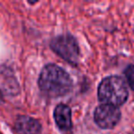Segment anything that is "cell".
<instances>
[{
    "label": "cell",
    "mask_w": 134,
    "mask_h": 134,
    "mask_svg": "<svg viewBox=\"0 0 134 134\" xmlns=\"http://www.w3.org/2000/svg\"><path fill=\"white\" fill-rule=\"evenodd\" d=\"M39 86L41 91L49 97H62L71 90L72 80L63 68L55 64H48L41 73Z\"/></svg>",
    "instance_id": "1"
},
{
    "label": "cell",
    "mask_w": 134,
    "mask_h": 134,
    "mask_svg": "<svg viewBox=\"0 0 134 134\" xmlns=\"http://www.w3.org/2000/svg\"><path fill=\"white\" fill-rule=\"evenodd\" d=\"M97 96L100 102L114 107L122 106L129 97V90L121 77L111 75L104 78L99 84Z\"/></svg>",
    "instance_id": "2"
},
{
    "label": "cell",
    "mask_w": 134,
    "mask_h": 134,
    "mask_svg": "<svg viewBox=\"0 0 134 134\" xmlns=\"http://www.w3.org/2000/svg\"><path fill=\"white\" fill-rule=\"evenodd\" d=\"M51 47L63 59L71 63H76L79 57V47L74 37L70 35L56 37L51 42Z\"/></svg>",
    "instance_id": "3"
},
{
    "label": "cell",
    "mask_w": 134,
    "mask_h": 134,
    "mask_svg": "<svg viewBox=\"0 0 134 134\" xmlns=\"http://www.w3.org/2000/svg\"><path fill=\"white\" fill-rule=\"evenodd\" d=\"M121 118L120 110L111 105L101 104L95 110L94 119L98 127L104 130L115 128Z\"/></svg>",
    "instance_id": "4"
},
{
    "label": "cell",
    "mask_w": 134,
    "mask_h": 134,
    "mask_svg": "<svg viewBox=\"0 0 134 134\" xmlns=\"http://www.w3.org/2000/svg\"><path fill=\"white\" fill-rule=\"evenodd\" d=\"M15 127L19 134H39L41 130V123L37 119L27 116L18 118Z\"/></svg>",
    "instance_id": "5"
},
{
    "label": "cell",
    "mask_w": 134,
    "mask_h": 134,
    "mask_svg": "<svg viewBox=\"0 0 134 134\" xmlns=\"http://www.w3.org/2000/svg\"><path fill=\"white\" fill-rule=\"evenodd\" d=\"M54 119L61 130H68L72 128L71 109L68 106L64 104H60L54 110Z\"/></svg>",
    "instance_id": "6"
},
{
    "label": "cell",
    "mask_w": 134,
    "mask_h": 134,
    "mask_svg": "<svg viewBox=\"0 0 134 134\" xmlns=\"http://www.w3.org/2000/svg\"><path fill=\"white\" fill-rule=\"evenodd\" d=\"M125 77H126L130 87L134 91V64H130L127 67L124 71Z\"/></svg>",
    "instance_id": "7"
},
{
    "label": "cell",
    "mask_w": 134,
    "mask_h": 134,
    "mask_svg": "<svg viewBox=\"0 0 134 134\" xmlns=\"http://www.w3.org/2000/svg\"><path fill=\"white\" fill-rule=\"evenodd\" d=\"M3 100V95H2V92L0 91V102H2Z\"/></svg>",
    "instance_id": "8"
},
{
    "label": "cell",
    "mask_w": 134,
    "mask_h": 134,
    "mask_svg": "<svg viewBox=\"0 0 134 134\" xmlns=\"http://www.w3.org/2000/svg\"><path fill=\"white\" fill-rule=\"evenodd\" d=\"M132 134H134V132H133V133H132Z\"/></svg>",
    "instance_id": "9"
},
{
    "label": "cell",
    "mask_w": 134,
    "mask_h": 134,
    "mask_svg": "<svg viewBox=\"0 0 134 134\" xmlns=\"http://www.w3.org/2000/svg\"><path fill=\"white\" fill-rule=\"evenodd\" d=\"M0 134H1V133H0Z\"/></svg>",
    "instance_id": "10"
}]
</instances>
